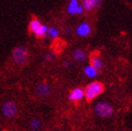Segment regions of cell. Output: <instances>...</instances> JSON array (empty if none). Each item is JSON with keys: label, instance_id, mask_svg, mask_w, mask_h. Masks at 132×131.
I'll use <instances>...</instances> for the list:
<instances>
[{"label": "cell", "instance_id": "1", "mask_svg": "<svg viewBox=\"0 0 132 131\" xmlns=\"http://www.w3.org/2000/svg\"><path fill=\"white\" fill-rule=\"evenodd\" d=\"M48 25L36 17L32 18L28 23V31L38 38H44L48 32Z\"/></svg>", "mask_w": 132, "mask_h": 131}, {"label": "cell", "instance_id": "2", "mask_svg": "<svg viewBox=\"0 0 132 131\" xmlns=\"http://www.w3.org/2000/svg\"><path fill=\"white\" fill-rule=\"evenodd\" d=\"M105 91V86L100 81H92L84 88V98L90 102L100 96Z\"/></svg>", "mask_w": 132, "mask_h": 131}, {"label": "cell", "instance_id": "3", "mask_svg": "<svg viewBox=\"0 0 132 131\" xmlns=\"http://www.w3.org/2000/svg\"><path fill=\"white\" fill-rule=\"evenodd\" d=\"M11 57L17 65H24L29 58L28 49L24 46H17L11 52Z\"/></svg>", "mask_w": 132, "mask_h": 131}, {"label": "cell", "instance_id": "4", "mask_svg": "<svg viewBox=\"0 0 132 131\" xmlns=\"http://www.w3.org/2000/svg\"><path fill=\"white\" fill-rule=\"evenodd\" d=\"M95 112L101 118H110L113 115L114 110H113V107L109 103L100 101L95 106Z\"/></svg>", "mask_w": 132, "mask_h": 131}, {"label": "cell", "instance_id": "5", "mask_svg": "<svg viewBox=\"0 0 132 131\" xmlns=\"http://www.w3.org/2000/svg\"><path fill=\"white\" fill-rule=\"evenodd\" d=\"M17 104L13 100H7L1 106V112L6 118H12L17 113Z\"/></svg>", "mask_w": 132, "mask_h": 131}, {"label": "cell", "instance_id": "6", "mask_svg": "<svg viewBox=\"0 0 132 131\" xmlns=\"http://www.w3.org/2000/svg\"><path fill=\"white\" fill-rule=\"evenodd\" d=\"M75 33L80 38H87L91 35L92 26L87 22H81L75 28Z\"/></svg>", "mask_w": 132, "mask_h": 131}, {"label": "cell", "instance_id": "7", "mask_svg": "<svg viewBox=\"0 0 132 131\" xmlns=\"http://www.w3.org/2000/svg\"><path fill=\"white\" fill-rule=\"evenodd\" d=\"M84 98V89L81 87H76L72 89L69 95V100L71 102H80Z\"/></svg>", "mask_w": 132, "mask_h": 131}, {"label": "cell", "instance_id": "8", "mask_svg": "<svg viewBox=\"0 0 132 131\" xmlns=\"http://www.w3.org/2000/svg\"><path fill=\"white\" fill-rule=\"evenodd\" d=\"M35 92L37 94V96H39V97H46L51 93V87L48 83H40L36 86Z\"/></svg>", "mask_w": 132, "mask_h": 131}, {"label": "cell", "instance_id": "9", "mask_svg": "<svg viewBox=\"0 0 132 131\" xmlns=\"http://www.w3.org/2000/svg\"><path fill=\"white\" fill-rule=\"evenodd\" d=\"M81 3L80 0H69L66 8L68 14H69V15H77L78 10L81 7Z\"/></svg>", "mask_w": 132, "mask_h": 131}, {"label": "cell", "instance_id": "10", "mask_svg": "<svg viewBox=\"0 0 132 131\" xmlns=\"http://www.w3.org/2000/svg\"><path fill=\"white\" fill-rule=\"evenodd\" d=\"M90 65H92L95 68H97V70L100 71L104 68V62L102 61L101 57L97 53L92 54L90 57Z\"/></svg>", "mask_w": 132, "mask_h": 131}, {"label": "cell", "instance_id": "11", "mask_svg": "<svg viewBox=\"0 0 132 131\" xmlns=\"http://www.w3.org/2000/svg\"><path fill=\"white\" fill-rule=\"evenodd\" d=\"M71 57H72V59L74 61H76L78 63H82V62H84L85 58H86V53L82 49L76 48L72 51Z\"/></svg>", "mask_w": 132, "mask_h": 131}, {"label": "cell", "instance_id": "12", "mask_svg": "<svg viewBox=\"0 0 132 131\" xmlns=\"http://www.w3.org/2000/svg\"><path fill=\"white\" fill-rule=\"evenodd\" d=\"M59 36H60V29L54 25H52V26H49L48 32L44 38L45 39H56L59 38Z\"/></svg>", "mask_w": 132, "mask_h": 131}, {"label": "cell", "instance_id": "13", "mask_svg": "<svg viewBox=\"0 0 132 131\" xmlns=\"http://www.w3.org/2000/svg\"><path fill=\"white\" fill-rule=\"evenodd\" d=\"M84 73L89 79H94L98 75V70L97 68H95L92 65H87L84 68Z\"/></svg>", "mask_w": 132, "mask_h": 131}, {"label": "cell", "instance_id": "14", "mask_svg": "<svg viewBox=\"0 0 132 131\" xmlns=\"http://www.w3.org/2000/svg\"><path fill=\"white\" fill-rule=\"evenodd\" d=\"M81 6H82L84 11H86V12H90L92 10H94L95 9H97L96 0H82Z\"/></svg>", "mask_w": 132, "mask_h": 131}, {"label": "cell", "instance_id": "15", "mask_svg": "<svg viewBox=\"0 0 132 131\" xmlns=\"http://www.w3.org/2000/svg\"><path fill=\"white\" fill-rule=\"evenodd\" d=\"M29 126H30V128L33 131H38L41 128L42 124H41L39 119L34 118V119H32V120L30 121V123H29Z\"/></svg>", "mask_w": 132, "mask_h": 131}, {"label": "cell", "instance_id": "16", "mask_svg": "<svg viewBox=\"0 0 132 131\" xmlns=\"http://www.w3.org/2000/svg\"><path fill=\"white\" fill-rule=\"evenodd\" d=\"M43 59L47 63L52 62V61H53L55 59V53L54 52H48V53H46L43 56Z\"/></svg>", "mask_w": 132, "mask_h": 131}, {"label": "cell", "instance_id": "17", "mask_svg": "<svg viewBox=\"0 0 132 131\" xmlns=\"http://www.w3.org/2000/svg\"><path fill=\"white\" fill-rule=\"evenodd\" d=\"M73 32H74L73 29H72L71 27H69V26H68V27H66L65 29H64V34L67 36H70Z\"/></svg>", "mask_w": 132, "mask_h": 131}, {"label": "cell", "instance_id": "18", "mask_svg": "<svg viewBox=\"0 0 132 131\" xmlns=\"http://www.w3.org/2000/svg\"><path fill=\"white\" fill-rule=\"evenodd\" d=\"M63 65H64V68H67V69H69V68H71V63H70V61H69V60L65 61Z\"/></svg>", "mask_w": 132, "mask_h": 131}, {"label": "cell", "instance_id": "19", "mask_svg": "<svg viewBox=\"0 0 132 131\" xmlns=\"http://www.w3.org/2000/svg\"><path fill=\"white\" fill-rule=\"evenodd\" d=\"M104 2V0H96V3H97V8H99L101 7L102 3Z\"/></svg>", "mask_w": 132, "mask_h": 131}]
</instances>
